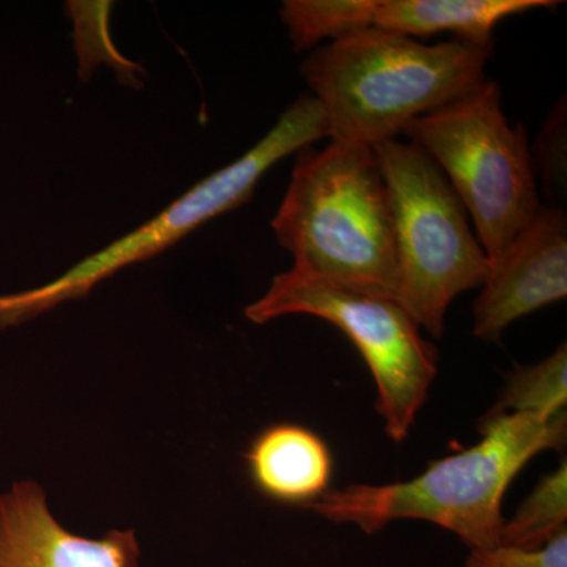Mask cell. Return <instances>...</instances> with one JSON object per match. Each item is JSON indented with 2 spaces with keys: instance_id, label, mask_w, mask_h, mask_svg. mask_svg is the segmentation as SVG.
Returning a JSON list of instances; mask_svg holds the SVG:
<instances>
[{
  "instance_id": "obj_1",
  "label": "cell",
  "mask_w": 567,
  "mask_h": 567,
  "mask_svg": "<svg viewBox=\"0 0 567 567\" xmlns=\"http://www.w3.org/2000/svg\"><path fill=\"white\" fill-rule=\"evenodd\" d=\"M476 445L431 462L420 475L393 484L330 488L306 509L338 525L375 535L399 520H423L470 548L498 546L503 499L533 457L566 445L567 413L483 416Z\"/></svg>"
},
{
  "instance_id": "obj_2",
  "label": "cell",
  "mask_w": 567,
  "mask_h": 567,
  "mask_svg": "<svg viewBox=\"0 0 567 567\" xmlns=\"http://www.w3.org/2000/svg\"><path fill=\"white\" fill-rule=\"evenodd\" d=\"M491 54L492 47L424 44L369 28L317 48L300 71L322 107L328 137L374 148L486 80Z\"/></svg>"
},
{
  "instance_id": "obj_3",
  "label": "cell",
  "mask_w": 567,
  "mask_h": 567,
  "mask_svg": "<svg viewBox=\"0 0 567 567\" xmlns=\"http://www.w3.org/2000/svg\"><path fill=\"white\" fill-rule=\"evenodd\" d=\"M271 229L293 268L354 292L395 300L393 208L375 151L331 141L295 153Z\"/></svg>"
},
{
  "instance_id": "obj_4",
  "label": "cell",
  "mask_w": 567,
  "mask_h": 567,
  "mask_svg": "<svg viewBox=\"0 0 567 567\" xmlns=\"http://www.w3.org/2000/svg\"><path fill=\"white\" fill-rule=\"evenodd\" d=\"M323 137H328V125L322 107L315 96H301L244 156L196 183L151 221L85 257L54 281L0 295V331L21 327L61 305L84 300L126 267L147 262L205 223L241 207L252 199L257 185L276 163Z\"/></svg>"
},
{
  "instance_id": "obj_5",
  "label": "cell",
  "mask_w": 567,
  "mask_h": 567,
  "mask_svg": "<svg viewBox=\"0 0 567 567\" xmlns=\"http://www.w3.org/2000/svg\"><path fill=\"white\" fill-rule=\"evenodd\" d=\"M402 134L445 174L472 216L488 262L539 210L527 130L511 126L495 81L484 80L421 115Z\"/></svg>"
},
{
  "instance_id": "obj_6",
  "label": "cell",
  "mask_w": 567,
  "mask_h": 567,
  "mask_svg": "<svg viewBox=\"0 0 567 567\" xmlns=\"http://www.w3.org/2000/svg\"><path fill=\"white\" fill-rule=\"evenodd\" d=\"M393 208L395 301L434 338L454 298L483 286L491 262L464 204L431 156L413 142L374 147Z\"/></svg>"
},
{
  "instance_id": "obj_7",
  "label": "cell",
  "mask_w": 567,
  "mask_h": 567,
  "mask_svg": "<svg viewBox=\"0 0 567 567\" xmlns=\"http://www.w3.org/2000/svg\"><path fill=\"white\" fill-rule=\"evenodd\" d=\"M287 316L317 317L353 342L374 379L385 434L404 442L439 374V353L415 319L391 298L354 292L293 267L245 308L256 324Z\"/></svg>"
},
{
  "instance_id": "obj_8",
  "label": "cell",
  "mask_w": 567,
  "mask_h": 567,
  "mask_svg": "<svg viewBox=\"0 0 567 567\" xmlns=\"http://www.w3.org/2000/svg\"><path fill=\"white\" fill-rule=\"evenodd\" d=\"M567 295V218L558 207L535 213L491 262L473 306V334L496 342L522 317Z\"/></svg>"
},
{
  "instance_id": "obj_9",
  "label": "cell",
  "mask_w": 567,
  "mask_h": 567,
  "mask_svg": "<svg viewBox=\"0 0 567 567\" xmlns=\"http://www.w3.org/2000/svg\"><path fill=\"white\" fill-rule=\"evenodd\" d=\"M133 528L87 537L52 514L43 486L21 480L0 494V567H140Z\"/></svg>"
},
{
  "instance_id": "obj_10",
  "label": "cell",
  "mask_w": 567,
  "mask_h": 567,
  "mask_svg": "<svg viewBox=\"0 0 567 567\" xmlns=\"http://www.w3.org/2000/svg\"><path fill=\"white\" fill-rule=\"evenodd\" d=\"M245 462L254 488L278 505L306 507L330 491L333 454L305 425H267L249 443Z\"/></svg>"
},
{
  "instance_id": "obj_11",
  "label": "cell",
  "mask_w": 567,
  "mask_h": 567,
  "mask_svg": "<svg viewBox=\"0 0 567 567\" xmlns=\"http://www.w3.org/2000/svg\"><path fill=\"white\" fill-rule=\"evenodd\" d=\"M558 6L551 0H379L374 28L413 39L451 32L462 43L492 47L499 22Z\"/></svg>"
},
{
  "instance_id": "obj_12",
  "label": "cell",
  "mask_w": 567,
  "mask_h": 567,
  "mask_svg": "<svg viewBox=\"0 0 567 567\" xmlns=\"http://www.w3.org/2000/svg\"><path fill=\"white\" fill-rule=\"evenodd\" d=\"M377 6L379 0H286L279 14L293 50L301 52L374 28Z\"/></svg>"
},
{
  "instance_id": "obj_13",
  "label": "cell",
  "mask_w": 567,
  "mask_h": 567,
  "mask_svg": "<svg viewBox=\"0 0 567 567\" xmlns=\"http://www.w3.org/2000/svg\"><path fill=\"white\" fill-rule=\"evenodd\" d=\"M567 349L565 342L546 360L536 364L516 365L506 375L496 404L486 416L533 413L540 416L566 415Z\"/></svg>"
},
{
  "instance_id": "obj_14",
  "label": "cell",
  "mask_w": 567,
  "mask_h": 567,
  "mask_svg": "<svg viewBox=\"0 0 567 567\" xmlns=\"http://www.w3.org/2000/svg\"><path fill=\"white\" fill-rule=\"evenodd\" d=\"M567 532V464L544 476L503 525V546L540 548Z\"/></svg>"
},
{
  "instance_id": "obj_15",
  "label": "cell",
  "mask_w": 567,
  "mask_h": 567,
  "mask_svg": "<svg viewBox=\"0 0 567 567\" xmlns=\"http://www.w3.org/2000/svg\"><path fill=\"white\" fill-rule=\"evenodd\" d=\"M566 99L548 115L532 153L536 177L551 197L566 194Z\"/></svg>"
},
{
  "instance_id": "obj_16",
  "label": "cell",
  "mask_w": 567,
  "mask_h": 567,
  "mask_svg": "<svg viewBox=\"0 0 567 567\" xmlns=\"http://www.w3.org/2000/svg\"><path fill=\"white\" fill-rule=\"evenodd\" d=\"M465 567H567V532L540 548L498 546L470 548Z\"/></svg>"
}]
</instances>
